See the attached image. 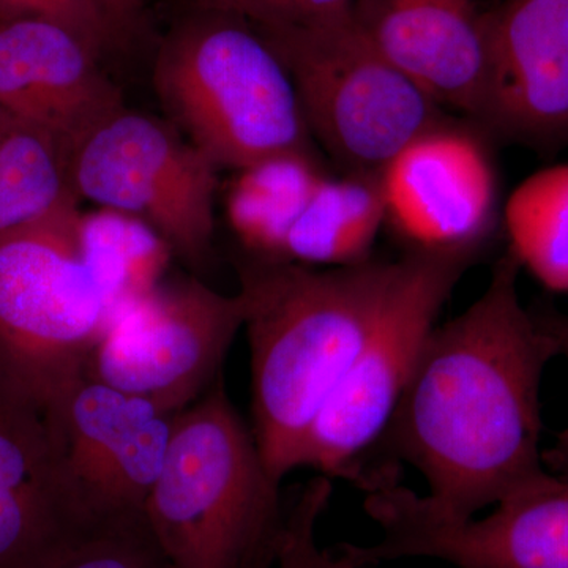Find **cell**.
I'll use <instances>...</instances> for the list:
<instances>
[{"mask_svg":"<svg viewBox=\"0 0 568 568\" xmlns=\"http://www.w3.org/2000/svg\"><path fill=\"white\" fill-rule=\"evenodd\" d=\"M77 245L82 263L114 312L155 290L174 256L149 224L104 207L80 212Z\"/></svg>","mask_w":568,"mask_h":568,"instance_id":"19","label":"cell"},{"mask_svg":"<svg viewBox=\"0 0 568 568\" xmlns=\"http://www.w3.org/2000/svg\"><path fill=\"white\" fill-rule=\"evenodd\" d=\"M84 536L0 493V568H50Z\"/></svg>","mask_w":568,"mask_h":568,"instance_id":"21","label":"cell"},{"mask_svg":"<svg viewBox=\"0 0 568 568\" xmlns=\"http://www.w3.org/2000/svg\"><path fill=\"white\" fill-rule=\"evenodd\" d=\"M152 84L166 121L220 171L315 151L286 67L237 18L183 14L160 41Z\"/></svg>","mask_w":568,"mask_h":568,"instance_id":"4","label":"cell"},{"mask_svg":"<svg viewBox=\"0 0 568 568\" xmlns=\"http://www.w3.org/2000/svg\"><path fill=\"white\" fill-rule=\"evenodd\" d=\"M69 29L40 18H0V108L50 136L69 162L125 106L121 89Z\"/></svg>","mask_w":568,"mask_h":568,"instance_id":"14","label":"cell"},{"mask_svg":"<svg viewBox=\"0 0 568 568\" xmlns=\"http://www.w3.org/2000/svg\"><path fill=\"white\" fill-rule=\"evenodd\" d=\"M508 252L551 293L568 294V163L530 174L503 209Z\"/></svg>","mask_w":568,"mask_h":568,"instance_id":"20","label":"cell"},{"mask_svg":"<svg viewBox=\"0 0 568 568\" xmlns=\"http://www.w3.org/2000/svg\"><path fill=\"white\" fill-rule=\"evenodd\" d=\"M275 556H276V552H274V555L264 556V558L261 560H257V562L254 564V566L252 568H272V567H274L275 566Z\"/></svg>","mask_w":568,"mask_h":568,"instance_id":"28","label":"cell"},{"mask_svg":"<svg viewBox=\"0 0 568 568\" xmlns=\"http://www.w3.org/2000/svg\"><path fill=\"white\" fill-rule=\"evenodd\" d=\"M103 6L112 28L123 40L140 26L145 0H103Z\"/></svg>","mask_w":568,"mask_h":568,"instance_id":"27","label":"cell"},{"mask_svg":"<svg viewBox=\"0 0 568 568\" xmlns=\"http://www.w3.org/2000/svg\"><path fill=\"white\" fill-rule=\"evenodd\" d=\"M489 134L447 115L377 173L386 224L407 252L477 256L495 233L500 185Z\"/></svg>","mask_w":568,"mask_h":568,"instance_id":"12","label":"cell"},{"mask_svg":"<svg viewBox=\"0 0 568 568\" xmlns=\"http://www.w3.org/2000/svg\"><path fill=\"white\" fill-rule=\"evenodd\" d=\"M353 18L433 102L480 123L489 39L487 11L474 0H354Z\"/></svg>","mask_w":568,"mask_h":568,"instance_id":"15","label":"cell"},{"mask_svg":"<svg viewBox=\"0 0 568 568\" xmlns=\"http://www.w3.org/2000/svg\"><path fill=\"white\" fill-rule=\"evenodd\" d=\"M220 170L166 119L123 108L70 163L78 200L136 216L194 271L212 261Z\"/></svg>","mask_w":568,"mask_h":568,"instance_id":"9","label":"cell"},{"mask_svg":"<svg viewBox=\"0 0 568 568\" xmlns=\"http://www.w3.org/2000/svg\"><path fill=\"white\" fill-rule=\"evenodd\" d=\"M332 496V478L320 476L302 488L284 510L276 547V568H354L342 555H332L317 541V525Z\"/></svg>","mask_w":568,"mask_h":568,"instance_id":"22","label":"cell"},{"mask_svg":"<svg viewBox=\"0 0 568 568\" xmlns=\"http://www.w3.org/2000/svg\"><path fill=\"white\" fill-rule=\"evenodd\" d=\"M280 485L222 375L175 414L142 517L168 568H252L278 547Z\"/></svg>","mask_w":568,"mask_h":568,"instance_id":"3","label":"cell"},{"mask_svg":"<svg viewBox=\"0 0 568 568\" xmlns=\"http://www.w3.org/2000/svg\"><path fill=\"white\" fill-rule=\"evenodd\" d=\"M384 224L377 174L328 173L287 234L282 261L320 268L362 263Z\"/></svg>","mask_w":568,"mask_h":568,"instance_id":"16","label":"cell"},{"mask_svg":"<svg viewBox=\"0 0 568 568\" xmlns=\"http://www.w3.org/2000/svg\"><path fill=\"white\" fill-rule=\"evenodd\" d=\"M402 260L308 267L250 256L239 267L253 435L278 484L386 306Z\"/></svg>","mask_w":568,"mask_h":568,"instance_id":"2","label":"cell"},{"mask_svg":"<svg viewBox=\"0 0 568 568\" xmlns=\"http://www.w3.org/2000/svg\"><path fill=\"white\" fill-rule=\"evenodd\" d=\"M78 203L58 144L0 108V242L78 211Z\"/></svg>","mask_w":568,"mask_h":568,"instance_id":"18","label":"cell"},{"mask_svg":"<svg viewBox=\"0 0 568 568\" xmlns=\"http://www.w3.org/2000/svg\"><path fill=\"white\" fill-rule=\"evenodd\" d=\"M364 510L379 528L372 545H342L355 568L435 559L457 568H568V478L541 469L487 517L440 514L394 470L373 478Z\"/></svg>","mask_w":568,"mask_h":568,"instance_id":"8","label":"cell"},{"mask_svg":"<svg viewBox=\"0 0 568 568\" xmlns=\"http://www.w3.org/2000/svg\"><path fill=\"white\" fill-rule=\"evenodd\" d=\"M0 18H40L61 24L99 58L121 41L103 0H0Z\"/></svg>","mask_w":568,"mask_h":568,"instance_id":"25","label":"cell"},{"mask_svg":"<svg viewBox=\"0 0 568 568\" xmlns=\"http://www.w3.org/2000/svg\"><path fill=\"white\" fill-rule=\"evenodd\" d=\"M532 310L534 316L537 317L538 324L544 331L551 336L558 355H562L568 364V315L559 312L555 306L537 305ZM541 463L545 469L556 476L568 478V426L556 435L551 446L544 448L541 452Z\"/></svg>","mask_w":568,"mask_h":568,"instance_id":"26","label":"cell"},{"mask_svg":"<svg viewBox=\"0 0 568 568\" xmlns=\"http://www.w3.org/2000/svg\"><path fill=\"white\" fill-rule=\"evenodd\" d=\"M489 73L478 125L551 153L568 145V0H503L487 11Z\"/></svg>","mask_w":568,"mask_h":568,"instance_id":"13","label":"cell"},{"mask_svg":"<svg viewBox=\"0 0 568 568\" xmlns=\"http://www.w3.org/2000/svg\"><path fill=\"white\" fill-rule=\"evenodd\" d=\"M293 80L313 140L345 173L377 174L444 110L345 17L253 28Z\"/></svg>","mask_w":568,"mask_h":568,"instance_id":"5","label":"cell"},{"mask_svg":"<svg viewBox=\"0 0 568 568\" xmlns=\"http://www.w3.org/2000/svg\"><path fill=\"white\" fill-rule=\"evenodd\" d=\"M327 174L315 151L276 153L235 171L227 222L250 256L282 261L287 234Z\"/></svg>","mask_w":568,"mask_h":568,"instance_id":"17","label":"cell"},{"mask_svg":"<svg viewBox=\"0 0 568 568\" xmlns=\"http://www.w3.org/2000/svg\"><path fill=\"white\" fill-rule=\"evenodd\" d=\"M185 13L237 18L252 28H283L335 20L353 11L354 0H179Z\"/></svg>","mask_w":568,"mask_h":568,"instance_id":"24","label":"cell"},{"mask_svg":"<svg viewBox=\"0 0 568 568\" xmlns=\"http://www.w3.org/2000/svg\"><path fill=\"white\" fill-rule=\"evenodd\" d=\"M174 416L89 375L52 399L44 417L59 480L82 528L141 517L166 457Z\"/></svg>","mask_w":568,"mask_h":568,"instance_id":"11","label":"cell"},{"mask_svg":"<svg viewBox=\"0 0 568 568\" xmlns=\"http://www.w3.org/2000/svg\"><path fill=\"white\" fill-rule=\"evenodd\" d=\"M519 272L507 252L484 293L433 328L379 439L448 517H477L545 469L540 390L558 347L523 305Z\"/></svg>","mask_w":568,"mask_h":568,"instance_id":"1","label":"cell"},{"mask_svg":"<svg viewBox=\"0 0 568 568\" xmlns=\"http://www.w3.org/2000/svg\"><path fill=\"white\" fill-rule=\"evenodd\" d=\"M244 321L241 294L220 293L196 276L163 280L112 313L85 375L174 416L223 375Z\"/></svg>","mask_w":568,"mask_h":568,"instance_id":"10","label":"cell"},{"mask_svg":"<svg viewBox=\"0 0 568 568\" xmlns=\"http://www.w3.org/2000/svg\"><path fill=\"white\" fill-rule=\"evenodd\" d=\"M398 278L364 347L310 426L295 470L357 481L361 458L377 446L433 328L473 265L470 254L407 252Z\"/></svg>","mask_w":568,"mask_h":568,"instance_id":"7","label":"cell"},{"mask_svg":"<svg viewBox=\"0 0 568 568\" xmlns=\"http://www.w3.org/2000/svg\"><path fill=\"white\" fill-rule=\"evenodd\" d=\"M50 568H168L144 517L92 530Z\"/></svg>","mask_w":568,"mask_h":568,"instance_id":"23","label":"cell"},{"mask_svg":"<svg viewBox=\"0 0 568 568\" xmlns=\"http://www.w3.org/2000/svg\"><path fill=\"white\" fill-rule=\"evenodd\" d=\"M78 215L0 242V379L43 413L85 375L114 313L78 252Z\"/></svg>","mask_w":568,"mask_h":568,"instance_id":"6","label":"cell"}]
</instances>
